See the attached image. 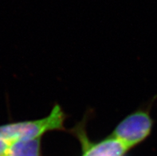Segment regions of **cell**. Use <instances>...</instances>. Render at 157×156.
<instances>
[{"label": "cell", "mask_w": 157, "mask_h": 156, "mask_svg": "<svg viewBox=\"0 0 157 156\" xmlns=\"http://www.w3.org/2000/svg\"><path fill=\"white\" fill-rule=\"evenodd\" d=\"M66 115L59 105H55L47 116L38 120L20 121L0 125V136L9 139L41 138L51 131L64 130Z\"/></svg>", "instance_id": "6da1fadb"}, {"label": "cell", "mask_w": 157, "mask_h": 156, "mask_svg": "<svg viewBox=\"0 0 157 156\" xmlns=\"http://www.w3.org/2000/svg\"><path fill=\"white\" fill-rule=\"evenodd\" d=\"M152 104L143 109H138L123 119L110 135L121 141L130 149L141 143L149 137L154 120L150 114Z\"/></svg>", "instance_id": "7a4b0ae2"}, {"label": "cell", "mask_w": 157, "mask_h": 156, "mask_svg": "<svg viewBox=\"0 0 157 156\" xmlns=\"http://www.w3.org/2000/svg\"><path fill=\"white\" fill-rule=\"evenodd\" d=\"M82 145L81 156H124L131 149L121 141L109 135L99 142L88 138L85 122H81L70 131Z\"/></svg>", "instance_id": "3957f363"}, {"label": "cell", "mask_w": 157, "mask_h": 156, "mask_svg": "<svg viewBox=\"0 0 157 156\" xmlns=\"http://www.w3.org/2000/svg\"><path fill=\"white\" fill-rule=\"evenodd\" d=\"M6 156H41V138L12 139Z\"/></svg>", "instance_id": "277c9868"}]
</instances>
